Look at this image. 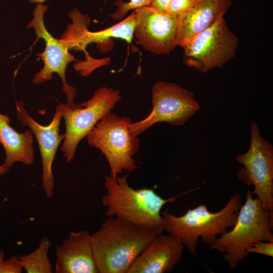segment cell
I'll return each mask as SVG.
<instances>
[{"instance_id": "obj_23", "label": "cell", "mask_w": 273, "mask_h": 273, "mask_svg": "<svg viewBox=\"0 0 273 273\" xmlns=\"http://www.w3.org/2000/svg\"><path fill=\"white\" fill-rule=\"evenodd\" d=\"M172 0H151L150 6L153 9L161 11L168 12L169 5Z\"/></svg>"}, {"instance_id": "obj_10", "label": "cell", "mask_w": 273, "mask_h": 273, "mask_svg": "<svg viewBox=\"0 0 273 273\" xmlns=\"http://www.w3.org/2000/svg\"><path fill=\"white\" fill-rule=\"evenodd\" d=\"M48 6L38 4L34 9L33 17L27 28L33 29L37 39L42 38L45 42L44 51L38 54L43 62L42 68L33 76L35 84H40L51 80L53 73H57L62 82V89L66 96L68 103H74L76 89L69 85L66 78V70L69 63L77 61L69 52L66 43L61 39L52 35L44 23V15Z\"/></svg>"}, {"instance_id": "obj_25", "label": "cell", "mask_w": 273, "mask_h": 273, "mask_svg": "<svg viewBox=\"0 0 273 273\" xmlns=\"http://www.w3.org/2000/svg\"><path fill=\"white\" fill-rule=\"evenodd\" d=\"M29 1L31 3H32V4L38 3V4H42L46 0H29Z\"/></svg>"}, {"instance_id": "obj_20", "label": "cell", "mask_w": 273, "mask_h": 273, "mask_svg": "<svg viewBox=\"0 0 273 273\" xmlns=\"http://www.w3.org/2000/svg\"><path fill=\"white\" fill-rule=\"evenodd\" d=\"M19 256L14 255L5 260L3 249L0 250V273H21L23 268L18 262Z\"/></svg>"}, {"instance_id": "obj_6", "label": "cell", "mask_w": 273, "mask_h": 273, "mask_svg": "<svg viewBox=\"0 0 273 273\" xmlns=\"http://www.w3.org/2000/svg\"><path fill=\"white\" fill-rule=\"evenodd\" d=\"M121 97L118 90L103 86L97 89L93 97L84 102L64 104L62 118L65 132L61 151L67 162L73 159L80 142L111 111Z\"/></svg>"}, {"instance_id": "obj_12", "label": "cell", "mask_w": 273, "mask_h": 273, "mask_svg": "<svg viewBox=\"0 0 273 273\" xmlns=\"http://www.w3.org/2000/svg\"><path fill=\"white\" fill-rule=\"evenodd\" d=\"M134 12L133 35L144 49L155 55H168L177 47V16L150 6Z\"/></svg>"}, {"instance_id": "obj_16", "label": "cell", "mask_w": 273, "mask_h": 273, "mask_svg": "<svg viewBox=\"0 0 273 273\" xmlns=\"http://www.w3.org/2000/svg\"><path fill=\"white\" fill-rule=\"evenodd\" d=\"M232 0H199L187 12L178 16L177 46L183 47L193 36L223 17Z\"/></svg>"}, {"instance_id": "obj_17", "label": "cell", "mask_w": 273, "mask_h": 273, "mask_svg": "<svg viewBox=\"0 0 273 273\" xmlns=\"http://www.w3.org/2000/svg\"><path fill=\"white\" fill-rule=\"evenodd\" d=\"M10 123V117L0 113V144L5 153L3 165L8 169L16 162L31 165L34 161L33 134L30 129L19 133Z\"/></svg>"}, {"instance_id": "obj_21", "label": "cell", "mask_w": 273, "mask_h": 273, "mask_svg": "<svg viewBox=\"0 0 273 273\" xmlns=\"http://www.w3.org/2000/svg\"><path fill=\"white\" fill-rule=\"evenodd\" d=\"M199 0H172L168 12L178 16L191 10Z\"/></svg>"}, {"instance_id": "obj_15", "label": "cell", "mask_w": 273, "mask_h": 273, "mask_svg": "<svg viewBox=\"0 0 273 273\" xmlns=\"http://www.w3.org/2000/svg\"><path fill=\"white\" fill-rule=\"evenodd\" d=\"M56 255V273H98L88 231L70 232Z\"/></svg>"}, {"instance_id": "obj_2", "label": "cell", "mask_w": 273, "mask_h": 273, "mask_svg": "<svg viewBox=\"0 0 273 273\" xmlns=\"http://www.w3.org/2000/svg\"><path fill=\"white\" fill-rule=\"evenodd\" d=\"M127 176L105 177L107 193L102 198V204L107 208L105 215L162 234V208L166 203L174 202L180 195L165 199L153 189H134L129 185Z\"/></svg>"}, {"instance_id": "obj_11", "label": "cell", "mask_w": 273, "mask_h": 273, "mask_svg": "<svg viewBox=\"0 0 273 273\" xmlns=\"http://www.w3.org/2000/svg\"><path fill=\"white\" fill-rule=\"evenodd\" d=\"M69 17L72 23L68 25L60 39L66 43L69 50L82 51L85 53L86 60L80 62V66L83 69L90 68L97 60L90 56L86 52V48L90 43H96L100 45L110 37L120 38L128 42L132 41L135 23L134 11L120 23L96 32H90L88 30L90 22L89 17L82 14L77 9L71 11Z\"/></svg>"}, {"instance_id": "obj_9", "label": "cell", "mask_w": 273, "mask_h": 273, "mask_svg": "<svg viewBox=\"0 0 273 273\" xmlns=\"http://www.w3.org/2000/svg\"><path fill=\"white\" fill-rule=\"evenodd\" d=\"M251 141L248 150L236 158L244 166L237 173V179L254 187L255 195L262 205L273 211V147L263 139L257 124L250 123Z\"/></svg>"}, {"instance_id": "obj_5", "label": "cell", "mask_w": 273, "mask_h": 273, "mask_svg": "<svg viewBox=\"0 0 273 273\" xmlns=\"http://www.w3.org/2000/svg\"><path fill=\"white\" fill-rule=\"evenodd\" d=\"M131 119L107 113L86 136L89 145L100 150L110 168V176L116 178L123 170L137 168L132 158L140 148L139 138L130 130Z\"/></svg>"}, {"instance_id": "obj_14", "label": "cell", "mask_w": 273, "mask_h": 273, "mask_svg": "<svg viewBox=\"0 0 273 273\" xmlns=\"http://www.w3.org/2000/svg\"><path fill=\"white\" fill-rule=\"evenodd\" d=\"M184 248L174 237L161 234L138 255L127 273L169 272L181 261Z\"/></svg>"}, {"instance_id": "obj_1", "label": "cell", "mask_w": 273, "mask_h": 273, "mask_svg": "<svg viewBox=\"0 0 273 273\" xmlns=\"http://www.w3.org/2000/svg\"><path fill=\"white\" fill-rule=\"evenodd\" d=\"M158 235L115 217H108L91 235L98 273H127L138 255Z\"/></svg>"}, {"instance_id": "obj_18", "label": "cell", "mask_w": 273, "mask_h": 273, "mask_svg": "<svg viewBox=\"0 0 273 273\" xmlns=\"http://www.w3.org/2000/svg\"><path fill=\"white\" fill-rule=\"evenodd\" d=\"M51 242L42 238L38 247L31 253L19 256L18 262L27 273H51L52 265L48 257Z\"/></svg>"}, {"instance_id": "obj_24", "label": "cell", "mask_w": 273, "mask_h": 273, "mask_svg": "<svg viewBox=\"0 0 273 273\" xmlns=\"http://www.w3.org/2000/svg\"><path fill=\"white\" fill-rule=\"evenodd\" d=\"M9 169L3 165H0V175L6 173Z\"/></svg>"}, {"instance_id": "obj_4", "label": "cell", "mask_w": 273, "mask_h": 273, "mask_svg": "<svg viewBox=\"0 0 273 273\" xmlns=\"http://www.w3.org/2000/svg\"><path fill=\"white\" fill-rule=\"evenodd\" d=\"M253 195L248 190L232 230L221 234L210 246L211 250L223 253V260L232 269L249 255L248 247L259 241L273 242V211Z\"/></svg>"}, {"instance_id": "obj_3", "label": "cell", "mask_w": 273, "mask_h": 273, "mask_svg": "<svg viewBox=\"0 0 273 273\" xmlns=\"http://www.w3.org/2000/svg\"><path fill=\"white\" fill-rule=\"evenodd\" d=\"M242 200L240 193H234L227 203L216 212L210 211L205 204L189 209L177 216L167 210L161 211L164 231L174 237L189 252L196 255L201 238L202 243L210 246L221 235L234 225Z\"/></svg>"}, {"instance_id": "obj_8", "label": "cell", "mask_w": 273, "mask_h": 273, "mask_svg": "<svg viewBox=\"0 0 273 273\" xmlns=\"http://www.w3.org/2000/svg\"><path fill=\"white\" fill-rule=\"evenodd\" d=\"M152 104V110L145 119L130 125V130L135 136L158 122L183 125L200 108L192 92L165 81L153 85Z\"/></svg>"}, {"instance_id": "obj_19", "label": "cell", "mask_w": 273, "mask_h": 273, "mask_svg": "<svg viewBox=\"0 0 273 273\" xmlns=\"http://www.w3.org/2000/svg\"><path fill=\"white\" fill-rule=\"evenodd\" d=\"M151 2V0H130L128 2L118 1L115 3L118 8L111 16L113 19H120L130 10L150 6Z\"/></svg>"}, {"instance_id": "obj_7", "label": "cell", "mask_w": 273, "mask_h": 273, "mask_svg": "<svg viewBox=\"0 0 273 273\" xmlns=\"http://www.w3.org/2000/svg\"><path fill=\"white\" fill-rule=\"evenodd\" d=\"M238 43V37L222 17L183 47L185 63L203 73L221 68L235 57Z\"/></svg>"}, {"instance_id": "obj_13", "label": "cell", "mask_w": 273, "mask_h": 273, "mask_svg": "<svg viewBox=\"0 0 273 273\" xmlns=\"http://www.w3.org/2000/svg\"><path fill=\"white\" fill-rule=\"evenodd\" d=\"M17 118L22 126H27L34 135L39 147L42 165V187L46 196H53L55 183L52 165L58 148L64 138L60 134V125L64 115V105L56 106L51 122L42 125L35 121L27 112L22 101L16 102Z\"/></svg>"}, {"instance_id": "obj_22", "label": "cell", "mask_w": 273, "mask_h": 273, "mask_svg": "<svg viewBox=\"0 0 273 273\" xmlns=\"http://www.w3.org/2000/svg\"><path fill=\"white\" fill-rule=\"evenodd\" d=\"M247 252L260 254L269 257L273 256V242L259 241L249 246L246 249Z\"/></svg>"}]
</instances>
